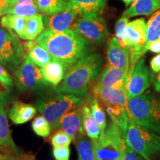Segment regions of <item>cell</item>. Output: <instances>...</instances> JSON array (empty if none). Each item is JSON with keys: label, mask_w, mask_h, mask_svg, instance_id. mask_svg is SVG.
Here are the masks:
<instances>
[{"label": "cell", "mask_w": 160, "mask_h": 160, "mask_svg": "<svg viewBox=\"0 0 160 160\" xmlns=\"http://www.w3.org/2000/svg\"><path fill=\"white\" fill-rule=\"evenodd\" d=\"M128 71L108 65L98 78L97 85L125 91Z\"/></svg>", "instance_id": "cell-15"}, {"label": "cell", "mask_w": 160, "mask_h": 160, "mask_svg": "<svg viewBox=\"0 0 160 160\" xmlns=\"http://www.w3.org/2000/svg\"><path fill=\"white\" fill-rule=\"evenodd\" d=\"M0 83L7 90H10L13 83V80L9 74L8 70L1 63H0Z\"/></svg>", "instance_id": "cell-35"}, {"label": "cell", "mask_w": 160, "mask_h": 160, "mask_svg": "<svg viewBox=\"0 0 160 160\" xmlns=\"http://www.w3.org/2000/svg\"><path fill=\"white\" fill-rule=\"evenodd\" d=\"M129 22V18L122 17L116 23L115 34L119 43L123 48H128L126 42V28Z\"/></svg>", "instance_id": "cell-32"}, {"label": "cell", "mask_w": 160, "mask_h": 160, "mask_svg": "<svg viewBox=\"0 0 160 160\" xmlns=\"http://www.w3.org/2000/svg\"><path fill=\"white\" fill-rule=\"evenodd\" d=\"M78 12L70 5L62 11L53 15H43L45 30H51L55 32H63L71 28L74 23Z\"/></svg>", "instance_id": "cell-13"}, {"label": "cell", "mask_w": 160, "mask_h": 160, "mask_svg": "<svg viewBox=\"0 0 160 160\" xmlns=\"http://www.w3.org/2000/svg\"><path fill=\"white\" fill-rule=\"evenodd\" d=\"M6 160H37L33 155L28 153H22V154H15L13 152L8 150L7 152V158Z\"/></svg>", "instance_id": "cell-36"}, {"label": "cell", "mask_w": 160, "mask_h": 160, "mask_svg": "<svg viewBox=\"0 0 160 160\" xmlns=\"http://www.w3.org/2000/svg\"><path fill=\"white\" fill-rule=\"evenodd\" d=\"M69 4L81 16L99 14L106 0H68Z\"/></svg>", "instance_id": "cell-22"}, {"label": "cell", "mask_w": 160, "mask_h": 160, "mask_svg": "<svg viewBox=\"0 0 160 160\" xmlns=\"http://www.w3.org/2000/svg\"><path fill=\"white\" fill-rule=\"evenodd\" d=\"M74 144L78 153V160H97L91 139L85 134L77 136Z\"/></svg>", "instance_id": "cell-26"}, {"label": "cell", "mask_w": 160, "mask_h": 160, "mask_svg": "<svg viewBox=\"0 0 160 160\" xmlns=\"http://www.w3.org/2000/svg\"><path fill=\"white\" fill-rule=\"evenodd\" d=\"M8 150V148H0V160H6L7 152Z\"/></svg>", "instance_id": "cell-43"}, {"label": "cell", "mask_w": 160, "mask_h": 160, "mask_svg": "<svg viewBox=\"0 0 160 160\" xmlns=\"http://www.w3.org/2000/svg\"><path fill=\"white\" fill-rule=\"evenodd\" d=\"M97 160H123L125 134L111 121L97 139H91Z\"/></svg>", "instance_id": "cell-5"}, {"label": "cell", "mask_w": 160, "mask_h": 160, "mask_svg": "<svg viewBox=\"0 0 160 160\" xmlns=\"http://www.w3.org/2000/svg\"><path fill=\"white\" fill-rule=\"evenodd\" d=\"M67 70V68L62 63L54 59L41 68L43 79L49 85H53L54 87H57L62 82Z\"/></svg>", "instance_id": "cell-20"}, {"label": "cell", "mask_w": 160, "mask_h": 160, "mask_svg": "<svg viewBox=\"0 0 160 160\" xmlns=\"http://www.w3.org/2000/svg\"><path fill=\"white\" fill-rule=\"evenodd\" d=\"M122 1L125 4V5L128 7V6L131 5V4L133 2H134L136 0H122Z\"/></svg>", "instance_id": "cell-44"}, {"label": "cell", "mask_w": 160, "mask_h": 160, "mask_svg": "<svg viewBox=\"0 0 160 160\" xmlns=\"http://www.w3.org/2000/svg\"><path fill=\"white\" fill-rule=\"evenodd\" d=\"M127 111L137 124L160 134V96L142 93L128 99Z\"/></svg>", "instance_id": "cell-3"}, {"label": "cell", "mask_w": 160, "mask_h": 160, "mask_svg": "<svg viewBox=\"0 0 160 160\" xmlns=\"http://www.w3.org/2000/svg\"><path fill=\"white\" fill-rule=\"evenodd\" d=\"M87 102L90 106L93 119L101 130V133H103L107 127V119L103 108L100 105L99 100L94 97L88 98Z\"/></svg>", "instance_id": "cell-29"}, {"label": "cell", "mask_w": 160, "mask_h": 160, "mask_svg": "<svg viewBox=\"0 0 160 160\" xmlns=\"http://www.w3.org/2000/svg\"><path fill=\"white\" fill-rule=\"evenodd\" d=\"M37 113V108L30 104L16 102L10 109L8 116L16 125H22L33 119Z\"/></svg>", "instance_id": "cell-21"}, {"label": "cell", "mask_w": 160, "mask_h": 160, "mask_svg": "<svg viewBox=\"0 0 160 160\" xmlns=\"http://www.w3.org/2000/svg\"><path fill=\"white\" fill-rule=\"evenodd\" d=\"M82 122L85 133L91 139H97L101 134V130L92 116L88 103L82 105Z\"/></svg>", "instance_id": "cell-25"}, {"label": "cell", "mask_w": 160, "mask_h": 160, "mask_svg": "<svg viewBox=\"0 0 160 160\" xmlns=\"http://www.w3.org/2000/svg\"><path fill=\"white\" fill-rule=\"evenodd\" d=\"M160 37V8L153 13L147 23L146 45Z\"/></svg>", "instance_id": "cell-30"}, {"label": "cell", "mask_w": 160, "mask_h": 160, "mask_svg": "<svg viewBox=\"0 0 160 160\" xmlns=\"http://www.w3.org/2000/svg\"><path fill=\"white\" fill-rule=\"evenodd\" d=\"M123 160H142V157L133 151L128 145L125 142V151H124Z\"/></svg>", "instance_id": "cell-37"}, {"label": "cell", "mask_w": 160, "mask_h": 160, "mask_svg": "<svg viewBox=\"0 0 160 160\" xmlns=\"http://www.w3.org/2000/svg\"><path fill=\"white\" fill-rule=\"evenodd\" d=\"M159 160H160V153H159Z\"/></svg>", "instance_id": "cell-46"}, {"label": "cell", "mask_w": 160, "mask_h": 160, "mask_svg": "<svg viewBox=\"0 0 160 160\" xmlns=\"http://www.w3.org/2000/svg\"><path fill=\"white\" fill-rule=\"evenodd\" d=\"M72 140L71 137L65 133L63 130L59 129L52 136L51 138V145L53 147H60V146H69Z\"/></svg>", "instance_id": "cell-33"}, {"label": "cell", "mask_w": 160, "mask_h": 160, "mask_svg": "<svg viewBox=\"0 0 160 160\" xmlns=\"http://www.w3.org/2000/svg\"><path fill=\"white\" fill-rule=\"evenodd\" d=\"M148 51H150L156 53H160V37L158 39L145 46V48H144V53H145Z\"/></svg>", "instance_id": "cell-38"}, {"label": "cell", "mask_w": 160, "mask_h": 160, "mask_svg": "<svg viewBox=\"0 0 160 160\" xmlns=\"http://www.w3.org/2000/svg\"><path fill=\"white\" fill-rule=\"evenodd\" d=\"M102 62L103 58L99 53L88 54L67 70L62 82L53 90L57 93L83 98L99 76Z\"/></svg>", "instance_id": "cell-2"}, {"label": "cell", "mask_w": 160, "mask_h": 160, "mask_svg": "<svg viewBox=\"0 0 160 160\" xmlns=\"http://www.w3.org/2000/svg\"><path fill=\"white\" fill-rule=\"evenodd\" d=\"M26 57L23 45L11 30L0 27V63L14 72Z\"/></svg>", "instance_id": "cell-7"}, {"label": "cell", "mask_w": 160, "mask_h": 160, "mask_svg": "<svg viewBox=\"0 0 160 160\" xmlns=\"http://www.w3.org/2000/svg\"><path fill=\"white\" fill-rule=\"evenodd\" d=\"M150 65H151V68L153 73H159L160 71V53H158L154 57L152 58Z\"/></svg>", "instance_id": "cell-39"}, {"label": "cell", "mask_w": 160, "mask_h": 160, "mask_svg": "<svg viewBox=\"0 0 160 160\" xmlns=\"http://www.w3.org/2000/svg\"><path fill=\"white\" fill-rule=\"evenodd\" d=\"M151 79L156 91L158 93H160V71L157 73H152Z\"/></svg>", "instance_id": "cell-40"}, {"label": "cell", "mask_w": 160, "mask_h": 160, "mask_svg": "<svg viewBox=\"0 0 160 160\" xmlns=\"http://www.w3.org/2000/svg\"><path fill=\"white\" fill-rule=\"evenodd\" d=\"M13 79L17 88L22 91H35L49 86L43 79L41 68L28 57L14 71Z\"/></svg>", "instance_id": "cell-10"}, {"label": "cell", "mask_w": 160, "mask_h": 160, "mask_svg": "<svg viewBox=\"0 0 160 160\" xmlns=\"http://www.w3.org/2000/svg\"><path fill=\"white\" fill-rule=\"evenodd\" d=\"M9 7V3L7 0H0V17L3 16L4 11Z\"/></svg>", "instance_id": "cell-41"}, {"label": "cell", "mask_w": 160, "mask_h": 160, "mask_svg": "<svg viewBox=\"0 0 160 160\" xmlns=\"http://www.w3.org/2000/svg\"><path fill=\"white\" fill-rule=\"evenodd\" d=\"M146 31L147 23L142 18L129 22L126 28V42L129 52L128 73L145 54Z\"/></svg>", "instance_id": "cell-9"}, {"label": "cell", "mask_w": 160, "mask_h": 160, "mask_svg": "<svg viewBox=\"0 0 160 160\" xmlns=\"http://www.w3.org/2000/svg\"><path fill=\"white\" fill-rule=\"evenodd\" d=\"M0 148H8L15 154H22L24 152L16 145L10 131L7 113L3 106L0 105Z\"/></svg>", "instance_id": "cell-18"}, {"label": "cell", "mask_w": 160, "mask_h": 160, "mask_svg": "<svg viewBox=\"0 0 160 160\" xmlns=\"http://www.w3.org/2000/svg\"><path fill=\"white\" fill-rule=\"evenodd\" d=\"M150 73L145 64V59L142 57L128 73L125 93L128 100L142 94L148 88Z\"/></svg>", "instance_id": "cell-11"}, {"label": "cell", "mask_w": 160, "mask_h": 160, "mask_svg": "<svg viewBox=\"0 0 160 160\" xmlns=\"http://www.w3.org/2000/svg\"><path fill=\"white\" fill-rule=\"evenodd\" d=\"M39 11L45 15H53L62 11L69 5L68 0H34Z\"/></svg>", "instance_id": "cell-28"}, {"label": "cell", "mask_w": 160, "mask_h": 160, "mask_svg": "<svg viewBox=\"0 0 160 160\" xmlns=\"http://www.w3.org/2000/svg\"><path fill=\"white\" fill-rule=\"evenodd\" d=\"M82 105L64 115L58 122L56 127V130H63L73 142L77 136L85 133L83 128Z\"/></svg>", "instance_id": "cell-14"}, {"label": "cell", "mask_w": 160, "mask_h": 160, "mask_svg": "<svg viewBox=\"0 0 160 160\" xmlns=\"http://www.w3.org/2000/svg\"><path fill=\"white\" fill-rule=\"evenodd\" d=\"M39 8L34 0H18L14 5L10 6L4 11L3 15L15 14L29 17L38 13Z\"/></svg>", "instance_id": "cell-24"}, {"label": "cell", "mask_w": 160, "mask_h": 160, "mask_svg": "<svg viewBox=\"0 0 160 160\" xmlns=\"http://www.w3.org/2000/svg\"><path fill=\"white\" fill-rule=\"evenodd\" d=\"M106 55L109 65L128 71V49L121 46L115 37H111L108 42Z\"/></svg>", "instance_id": "cell-16"}, {"label": "cell", "mask_w": 160, "mask_h": 160, "mask_svg": "<svg viewBox=\"0 0 160 160\" xmlns=\"http://www.w3.org/2000/svg\"><path fill=\"white\" fill-rule=\"evenodd\" d=\"M71 150L69 146L53 147V156L55 160H69Z\"/></svg>", "instance_id": "cell-34"}, {"label": "cell", "mask_w": 160, "mask_h": 160, "mask_svg": "<svg viewBox=\"0 0 160 160\" xmlns=\"http://www.w3.org/2000/svg\"><path fill=\"white\" fill-rule=\"evenodd\" d=\"M160 8V0H136L124 11L122 17L131 18L148 16Z\"/></svg>", "instance_id": "cell-19"}, {"label": "cell", "mask_w": 160, "mask_h": 160, "mask_svg": "<svg viewBox=\"0 0 160 160\" xmlns=\"http://www.w3.org/2000/svg\"><path fill=\"white\" fill-rule=\"evenodd\" d=\"M7 1L8 2V3H9V7H10V6L14 5V4H15L16 2H17L18 0H7Z\"/></svg>", "instance_id": "cell-45"}, {"label": "cell", "mask_w": 160, "mask_h": 160, "mask_svg": "<svg viewBox=\"0 0 160 160\" xmlns=\"http://www.w3.org/2000/svg\"><path fill=\"white\" fill-rule=\"evenodd\" d=\"M27 17L15 14H5L2 17L0 24L2 27L8 30H13L21 38L25 31Z\"/></svg>", "instance_id": "cell-27"}, {"label": "cell", "mask_w": 160, "mask_h": 160, "mask_svg": "<svg viewBox=\"0 0 160 160\" xmlns=\"http://www.w3.org/2000/svg\"><path fill=\"white\" fill-rule=\"evenodd\" d=\"M91 91L93 97L101 102L105 107H111L119 111L127 110L128 99L124 90L93 84Z\"/></svg>", "instance_id": "cell-12"}, {"label": "cell", "mask_w": 160, "mask_h": 160, "mask_svg": "<svg viewBox=\"0 0 160 160\" xmlns=\"http://www.w3.org/2000/svg\"><path fill=\"white\" fill-rule=\"evenodd\" d=\"M26 57H28L35 65L42 68L53 60L45 48L37 42V40H28L23 44Z\"/></svg>", "instance_id": "cell-17"}, {"label": "cell", "mask_w": 160, "mask_h": 160, "mask_svg": "<svg viewBox=\"0 0 160 160\" xmlns=\"http://www.w3.org/2000/svg\"><path fill=\"white\" fill-rule=\"evenodd\" d=\"M55 93L54 95L39 97L36 103L38 111L48 122L51 130H56L58 122L64 115L83 103L82 97Z\"/></svg>", "instance_id": "cell-4"}, {"label": "cell", "mask_w": 160, "mask_h": 160, "mask_svg": "<svg viewBox=\"0 0 160 160\" xmlns=\"http://www.w3.org/2000/svg\"><path fill=\"white\" fill-rule=\"evenodd\" d=\"M36 40L47 50L53 59L62 63L67 69L91 51L90 43L71 29L63 32L45 30Z\"/></svg>", "instance_id": "cell-1"}, {"label": "cell", "mask_w": 160, "mask_h": 160, "mask_svg": "<svg viewBox=\"0 0 160 160\" xmlns=\"http://www.w3.org/2000/svg\"><path fill=\"white\" fill-rule=\"evenodd\" d=\"M125 142L145 160L160 151V134L139 125L128 117Z\"/></svg>", "instance_id": "cell-6"}, {"label": "cell", "mask_w": 160, "mask_h": 160, "mask_svg": "<svg viewBox=\"0 0 160 160\" xmlns=\"http://www.w3.org/2000/svg\"><path fill=\"white\" fill-rule=\"evenodd\" d=\"M32 128L36 134L44 138L48 137L51 131V127L49 122L42 115L35 118L32 122Z\"/></svg>", "instance_id": "cell-31"}, {"label": "cell", "mask_w": 160, "mask_h": 160, "mask_svg": "<svg viewBox=\"0 0 160 160\" xmlns=\"http://www.w3.org/2000/svg\"><path fill=\"white\" fill-rule=\"evenodd\" d=\"M8 103V95L6 94L5 92L0 91V105L5 106L7 105Z\"/></svg>", "instance_id": "cell-42"}, {"label": "cell", "mask_w": 160, "mask_h": 160, "mask_svg": "<svg viewBox=\"0 0 160 160\" xmlns=\"http://www.w3.org/2000/svg\"><path fill=\"white\" fill-rule=\"evenodd\" d=\"M45 31L43 15L37 14L27 17L25 31L21 39L24 40H36Z\"/></svg>", "instance_id": "cell-23"}, {"label": "cell", "mask_w": 160, "mask_h": 160, "mask_svg": "<svg viewBox=\"0 0 160 160\" xmlns=\"http://www.w3.org/2000/svg\"><path fill=\"white\" fill-rule=\"evenodd\" d=\"M70 29L88 43L94 45H103L109 34L107 23L99 14L82 16Z\"/></svg>", "instance_id": "cell-8"}]
</instances>
